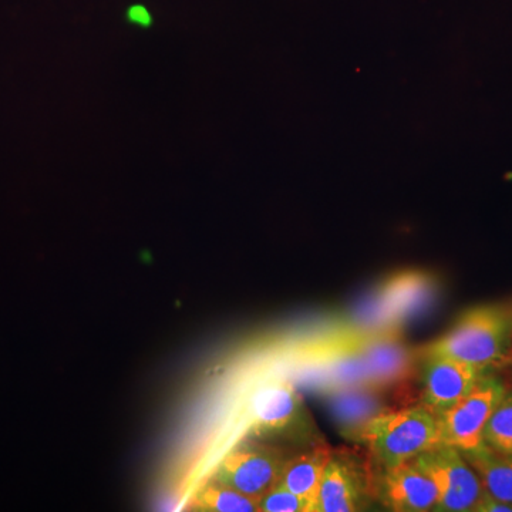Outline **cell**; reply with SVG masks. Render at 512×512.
I'll return each instance as SVG.
<instances>
[{"label": "cell", "instance_id": "obj_17", "mask_svg": "<svg viewBox=\"0 0 512 512\" xmlns=\"http://www.w3.org/2000/svg\"><path fill=\"white\" fill-rule=\"evenodd\" d=\"M259 512H313L311 505L282 484L259 500Z\"/></svg>", "mask_w": 512, "mask_h": 512}, {"label": "cell", "instance_id": "obj_10", "mask_svg": "<svg viewBox=\"0 0 512 512\" xmlns=\"http://www.w3.org/2000/svg\"><path fill=\"white\" fill-rule=\"evenodd\" d=\"M362 353L373 389L397 383L409 373L412 355L397 339V333L387 329L382 335L356 340Z\"/></svg>", "mask_w": 512, "mask_h": 512}, {"label": "cell", "instance_id": "obj_16", "mask_svg": "<svg viewBox=\"0 0 512 512\" xmlns=\"http://www.w3.org/2000/svg\"><path fill=\"white\" fill-rule=\"evenodd\" d=\"M484 443L501 453L512 454V392H507L484 430Z\"/></svg>", "mask_w": 512, "mask_h": 512}, {"label": "cell", "instance_id": "obj_15", "mask_svg": "<svg viewBox=\"0 0 512 512\" xmlns=\"http://www.w3.org/2000/svg\"><path fill=\"white\" fill-rule=\"evenodd\" d=\"M197 505L212 512H259V501L229 485L211 483L198 494Z\"/></svg>", "mask_w": 512, "mask_h": 512}, {"label": "cell", "instance_id": "obj_6", "mask_svg": "<svg viewBox=\"0 0 512 512\" xmlns=\"http://www.w3.org/2000/svg\"><path fill=\"white\" fill-rule=\"evenodd\" d=\"M249 416L258 433L298 434L308 431V413L288 380L274 379L256 387L249 399Z\"/></svg>", "mask_w": 512, "mask_h": 512}, {"label": "cell", "instance_id": "obj_4", "mask_svg": "<svg viewBox=\"0 0 512 512\" xmlns=\"http://www.w3.org/2000/svg\"><path fill=\"white\" fill-rule=\"evenodd\" d=\"M412 461L436 484L439 501L434 511H476L485 488L460 450L440 444Z\"/></svg>", "mask_w": 512, "mask_h": 512}, {"label": "cell", "instance_id": "obj_13", "mask_svg": "<svg viewBox=\"0 0 512 512\" xmlns=\"http://www.w3.org/2000/svg\"><path fill=\"white\" fill-rule=\"evenodd\" d=\"M461 454L474 468L488 494L512 504V454L501 453L485 443Z\"/></svg>", "mask_w": 512, "mask_h": 512}, {"label": "cell", "instance_id": "obj_1", "mask_svg": "<svg viewBox=\"0 0 512 512\" xmlns=\"http://www.w3.org/2000/svg\"><path fill=\"white\" fill-rule=\"evenodd\" d=\"M421 355L450 357L488 375L512 362V315L494 305L468 309Z\"/></svg>", "mask_w": 512, "mask_h": 512}, {"label": "cell", "instance_id": "obj_5", "mask_svg": "<svg viewBox=\"0 0 512 512\" xmlns=\"http://www.w3.org/2000/svg\"><path fill=\"white\" fill-rule=\"evenodd\" d=\"M286 460L274 448L241 447L221 461L215 481L259 501L281 481Z\"/></svg>", "mask_w": 512, "mask_h": 512}, {"label": "cell", "instance_id": "obj_14", "mask_svg": "<svg viewBox=\"0 0 512 512\" xmlns=\"http://www.w3.org/2000/svg\"><path fill=\"white\" fill-rule=\"evenodd\" d=\"M383 303L386 305L387 319L409 318L413 313L420 312L431 299L433 281L423 274H404L396 276L384 286ZM389 322V323H390Z\"/></svg>", "mask_w": 512, "mask_h": 512}, {"label": "cell", "instance_id": "obj_2", "mask_svg": "<svg viewBox=\"0 0 512 512\" xmlns=\"http://www.w3.org/2000/svg\"><path fill=\"white\" fill-rule=\"evenodd\" d=\"M360 441L380 468L407 463L441 444L436 416L423 404L377 414L367 423Z\"/></svg>", "mask_w": 512, "mask_h": 512}, {"label": "cell", "instance_id": "obj_11", "mask_svg": "<svg viewBox=\"0 0 512 512\" xmlns=\"http://www.w3.org/2000/svg\"><path fill=\"white\" fill-rule=\"evenodd\" d=\"M372 387H346L332 390L329 407L343 436L360 441L363 430L377 414L387 412Z\"/></svg>", "mask_w": 512, "mask_h": 512}, {"label": "cell", "instance_id": "obj_9", "mask_svg": "<svg viewBox=\"0 0 512 512\" xmlns=\"http://www.w3.org/2000/svg\"><path fill=\"white\" fill-rule=\"evenodd\" d=\"M421 404L434 416L446 412L476 387L484 376L476 367L441 356H423Z\"/></svg>", "mask_w": 512, "mask_h": 512}, {"label": "cell", "instance_id": "obj_7", "mask_svg": "<svg viewBox=\"0 0 512 512\" xmlns=\"http://www.w3.org/2000/svg\"><path fill=\"white\" fill-rule=\"evenodd\" d=\"M372 497L375 478L355 458L332 453L320 484L318 512L365 510Z\"/></svg>", "mask_w": 512, "mask_h": 512}, {"label": "cell", "instance_id": "obj_18", "mask_svg": "<svg viewBox=\"0 0 512 512\" xmlns=\"http://www.w3.org/2000/svg\"><path fill=\"white\" fill-rule=\"evenodd\" d=\"M476 512H512V504L498 500L485 491L484 497L476 507Z\"/></svg>", "mask_w": 512, "mask_h": 512}, {"label": "cell", "instance_id": "obj_3", "mask_svg": "<svg viewBox=\"0 0 512 512\" xmlns=\"http://www.w3.org/2000/svg\"><path fill=\"white\" fill-rule=\"evenodd\" d=\"M508 390L497 377L484 375L460 402L436 416L441 444L461 453L484 443V430Z\"/></svg>", "mask_w": 512, "mask_h": 512}, {"label": "cell", "instance_id": "obj_8", "mask_svg": "<svg viewBox=\"0 0 512 512\" xmlns=\"http://www.w3.org/2000/svg\"><path fill=\"white\" fill-rule=\"evenodd\" d=\"M375 497L390 511H434L439 501L436 484L412 460L382 468L375 478Z\"/></svg>", "mask_w": 512, "mask_h": 512}, {"label": "cell", "instance_id": "obj_12", "mask_svg": "<svg viewBox=\"0 0 512 512\" xmlns=\"http://www.w3.org/2000/svg\"><path fill=\"white\" fill-rule=\"evenodd\" d=\"M330 456L332 451L322 444L296 454L286 460L284 473L279 481V484L311 505L313 512H318L320 484Z\"/></svg>", "mask_w": 512, "mask_h": 512}]
</instances>
